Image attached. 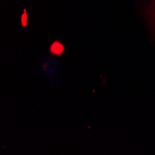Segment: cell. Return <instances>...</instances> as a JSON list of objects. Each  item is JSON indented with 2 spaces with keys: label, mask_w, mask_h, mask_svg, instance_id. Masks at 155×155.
I'll return each instance as SVG.
<instances>
[{
  "label": "cell",
  "mask_w": 155,
  "mask_h": 155,
  "mask_svg": "<svg viewBox=\"0 0 155 155\" xmlns=\"http://www.w3.org/2000/svg\"><path fill=\"white\" fill-rule=\"evenodd\" d=\"M139 12L148 30L155 39V0H141Z\"/></svg>",
  "instance_id": "cell-1"
}]
</instances>
